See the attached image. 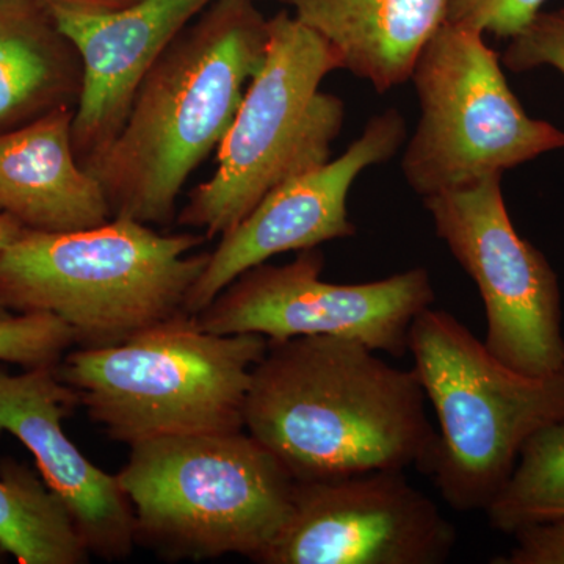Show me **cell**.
Wrapping results in <instances>:
<instances>
[{"label": "cell", "mask_w": 564, "mask_h": 564, "mask_svg": "<svg viewBox=\"0 0 564 564\" xmlns=\"http://www.w3.org/2000/svg\"><path fill=\"white\" fill-rule=\"evenodd\" d=\"M328 41L378 93L410 80L415 58L445 21L448 0H278Z\"/></svg>", "instance_id": "obj_16"}, {"label": "cell", "mask_w": 564, "mask_h": 564, "mask_svg": "<svg viewBox=\"0 0 564 564\" xmlns=\"http://www.w3.org/2000/svg\"><path fill=\"white\" fill-rule=\"evenodd\" d=\"M117 478L135 545L169 562L258 563L291 518L295 491L284 464L247 430L133 445Z\"/></svg>", "instance_id": "obj_5"}, {"label": "cell", "mask_w": 564, "mask_h": 564, "mask_svg": "<svg viewBox=\"0 0 564 564\" xmlns=\"http://www.w3.org/2000/svg\"><path fill=\"white\" fill-rule=\"evenodd\" d=\"M22 231H24V228H22L20 223L11 220L7 215L0 214V256H2V252L7 250L11 242H14L21 236Z\"/></svg>", "instance_id": "obj_25"}, {"label": "cell", "mask_w": 564, "mask_h": 564, "mask_svg": "<svg viewBox=\"0 0 564 564\" xmlns=\"http://www.w3.org/2000/svg\"><path fill=\"white\" fill-rule=\"evenodd\" d=\"M356 340L269 343L252 370L245 430L295 481L370 470L432 475L437 432L414 369H399Z\"/></svg>", "instance_id": "obj_1"}, {"label": "cell", "mask_w": 564, "mask_h": 564, "mask_svg": "<svg viewBox=\"0 0 564 564\" xmlns=\"http://www.w3.org/2000/svg\"><path fill=\"white\" fill-rule=\"evenodd\" d=\"M484 36L444 21L415 58L410 80L421 120L404 148L402 172L422 198L564 148V132L527 115Z\"/></svg>", "instance_id": "obj_8"}, {"label": "cell", "mask_w": 564, "mask_h": 564, "mask_svg": "<svg viewBox=\"0 0 564 564\" xmlns=\"http://www.w3.org/2000/svg\"><path fill=\"white\" fill-rule=\"evenodd\" d=\"M0 551L21 564L90 562L65 502L13 458L0 462Z\"/></svg>", "instance_id": "obj_18"}, {"label": "cell", "mask_w": 564, "mask_h": 564, "mask_svg": "<svg viewBox=\"0 0 564 564\" xmlns=\"http://www.w3.org/2000/svg\"><path fill=\"white\" fill-rule=\"evenodd\" d=\"M204 240L124 217L73 232L24 229L0 256V304L55 315L79 348L121 344L185 311L209 262L193 252Z\"/></svg>", "instance_id": "obj_3"}, {"label": "cell", "mask_w": 564, "mask_h": 564, "mask_svg": "<svg viewBox=\"0 0 564 564\" xmlns=\"http://www.w3.org/2000/svg\"><path fill=\"white\" fill-rule=\"evenodd\" d=\"M43 2L51 10L98 17V14L117 13V11L129 9L140 0H43Z\"/></svg>", "instance_id": "obj_24"}, {"label": "cell", "mask_w": 564, "mask_h": 564, "mask_svg": "<svg viewBox=\"0 0 564 564\" xmlns=\"http://www.w3.org/2000/svg\"><path fill=\"white\" fill-rule=\"evenodd\" d=\"M269 44L256 0H217L148 70L124 124L85 169L113 217L174 220L185 182L218 150Z\"/></svg>", "instance_id": "obj_2"}, {"label": "cell", "mask_w": 564, "mask_h": 564, "mask_svg": "<svg viewBox=\"0 0 564 564\" xmlns=\"http://www.w3.org/2000/svg\"><path fill=\"white\" fill-rule=\"evenodd\" d=\"M406 135L403 115L384 110L367 121L361 135L339 158L263 196L243 220L223 234L185 300V313H202L240 274L273 256L355 236L347 209L352 184L366 170L392 159Z\"/></svg>", "instance_id": "obj_12"}, {"label": "cell", "mask_w": 564, "mask_h": 564, "mask_svg": "<svg viewBox=\"0 0 564 564\" xmlns=\"http://www.w3.org/2000/svg\"><path fill=\"white\" fill-rule=\"evenodd\" d=\"M343 62L332 44L289 11L269 18V44L217 150V172L193 188L177 225L207 240L232 229L263 196L332 161L343 99L322 82Z\"/></svg>", "instance_id": "obj_7"}, {"label": "cell", "mask_w": 564, "mask_h": 564, "mask_svg": "<svg viewBox=\"0 0 564 564\" xmlns=\"http://www.w3.org/2000/svg\"><path fill=\"white\" fill-rule=\"evenodd\" d=\"M437 237L480 292L485 347L505 366L532 377L564 367L562 293L543 252L516 231L502 174L423 198Z\"/></svg>", "instance_id": "obj_9"}, {"label": "cell", "mask_w": 564, "mask_h": 564, "mask_svg": "<svg viewBox=\"0 0 564 564\" xmlns=\"http://www.w3.org/2000/svg\"><path fill=\"white\" fill-rule=\"evenodd\" d=\"M217 0H140L117 13L85 17L51 10L76 46L84 87L73 120L77 161L87 166L120 132L148 70Z\"/></svg>", "instance_id": "obj_14"}, {"label": "cell", "mask_w": 564, "mask_h": 564, "mask_svg": "<svg viewBox=\"0 0 564 564\" xmlns=\"http://www.w3.org/2000/svg\"><path fill=\"white\" fill-rule=\"evenodd\" d=\"M325 256L299 251L284 265L252 267L223 289L199 325L215 334H261L269 343L332 336L402 358L417 315L432 307L434 289L423 267L362 284L323 281Z\"/></svg>", "instance_id": "obj_10"}, {"label": "cell", "mask_w": 564, "mask_h": 564, "mask_svg": "<svg viewBox=\"0 0 564 564\" xmlns=\"http://www.w3.org/2000/svg\"><path fill=\"white\" fill-rule=\"evenodd\" d=\"M545 0H448L445 21L513 39L541 13Z\"/></svg>", "instance_id": "obj_22"}, {"label": "cell", "mask_w": 564, "mask_h": 564, "mask_svg": "<svg viewBox=\"0 0 564 564\" xmlns=\"http://www.w3.org/2000/svg\"><path fill=\"white\" fill-rule=\"evenodd\" d=\"M502 65L514 73L552 66L564 76V9L541 11L524 31L510 39Z\"/></svg>", "instance_id": "obj_21"}, {"label": "cell", "mask_w": 564, "mask_h": 564, "mask_svg": "<svg viewBox=\"0 0 564 564\" xmlns=\"http://www.w3.org/2000/svg\"><path fill=\"white\" fill-rule=\"evenodd\" d=\"M485 513L503 534L564 519V422L527 441L513 474Z\"/></svg>", "instance_id": "obj_19"}, {"label": "cell", "mask_w": 564, "mask_h": 564, "mask_svg": "<svg viewBox=\"0 0 564 564\" xmlns=\"http://www.w3.org/2000/svg\"><path fill=\"white\" fill-rule=\"evenodd\" d=\"M76 107L0 132V214L29 231L73 232L113 218L101 184L77 161Z\"/></svg>", "instance_id": "obj_15"}, {"label": "cell", "mask_w": 564, "mask_h": 564, "mask_svg": "<svg viewBox=\"0 0 564 564\" xmlns=\"http://www.w3.org/2000/svg\"><path fill=\"white\" fill-rule=\"evenodd\" d=\"M79 399L55 367L13 375L0 369V433L35 458L41 478L65 502L90 555L126 560L135 547L133 511L117 475L95 466L66 436L63 421Z\"/></svg>", "instance_id": "obj_13"}, {"label": "cell", "mask_w": 564, "mask_h": 564, "mask_svg": "<svg viewBox=\"0 0 564 564\" xmlns=\"http://www.w3.org/2000/svg\"><path fill=\"white\" fill-rule=\"evenodd\" d=\"M261 334H215L182 313L124 343L68 351L58 375L117 443L242 432Z\"/></svg>", "instance_id": "obj_4"}, {"label": "cell", "mask_w": 564, "mask_h": 564, "mask_svg": "<svg viewBox=\"0 0 564 564\" xmlns=\"http://www.w3.org/2000/svg\"><path fill=\"white\" fill-rule=\"evenodd\" d=\"M80 55L43 0H0V132L76 107Z\"/></svg>", "instance_id": "obj_17"}, {"label": "cell", "mask_w": 564, "mask_h": 564, "mask_svg": "<svg viewBox=\"0 0 564 564\" xmlns=\"http://www.w3.org/2000/svg\"><path fill=\"white\" fill-rule=\"evenodd\" d=\"M9 315H11L10 311L6 310V307H3L2 304H0V318L9 317Z\"/></svg>", "instance_id": "obj_26"}, {"label": "cell", "mask_w": 564, "mask_h": 564, "mask_svg": "<svg viewBox=\"0 0 564 564\" xmlns=\"http://www.w3.org/2000/svg\"><path fill=\"white\" fill-rule=\"evenodd\" d=\"M73 347V332L55 315L31 313L0 318V361L24 369L55 367Z\"/></svg>", "instance_id": "obj_20"}, {"label": "cell", "mask_w": 564, "mask_h": 564, "mask_svg": "<svg viewBox=\"0 0 564 564\" xmlns=\"http://www.w3.org/2000/svg\"><path fill=\"white\" fill-rule=\"evenodd\" d=\"M458 533L404 470L295 481L291 518L259 564H443Z\"/></svg>", "instance_id": "obj_11"}, {"label": "cell", "mask_w": 564, "mask_h": 564, "mask_svg": "<svg viewBox=\"0 0 564 564\" xmlns=\"http://www.w3.org/2000/svg\"><path fill=\"white\" fill-rule=\"evenodd\" d=\"M415 373L436 413L432 477L456 511H485L534 433L564 422V367L532 377L494 358L455 315L429 310L408 336Z\"/></svg>", "instance_id": "obj_6"}, {"label": "cell", "mask_w": 564, "mask_h": 564, "mask_svg": "<svg viewBox=\"0 0 564 564\" xmlns=\"http://www.w3.org/2000/svg\"><path fill=\"white\" fill-rule=\"evenodd\" d=\"M513 536L510 554L497 556L494 564H564V519L527 527Z\"/></svg>", "instance_id": "obj_23"}]
</instances>
